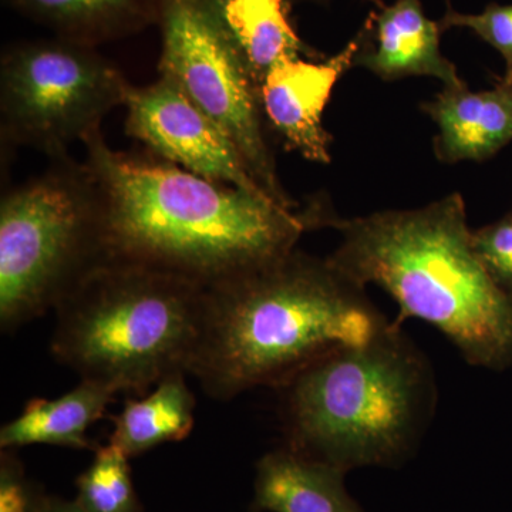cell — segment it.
<instances>
[{
  "label": "cell",
  "mask_w": 512,
  "mask_h": 512,
  "mask_svg": "<svg viewBox=\"0 0 512 512\" xmlns=\"http://www.w3.org/2000/svg\"><path fill=\"white\" fill-rule=\"evenodd\" d=\"M103 204L104 262L163 269L204 286L292 251L322 228L326 202L289 210L160 157L84 141Z\"/></svg>",
  "instance_id": "6da1fadb"
},
{
  "label": "cell",
  "mask_w": 512,
  "mask_h": 512,
  "mask_svg": "<svg viewBox=\"0 0 512 512\" xmlns=\"http://www.w3.org/2000/svg\"><path fill=\"white\" fill-rule=\"evenodd\" d=\"M392 323L329 258L298 248L207 286L187 375L212 399L279 387L342 346L365 345Z\"/></svg>",
  "instance_id": "7a4b0ae2"
},
{
  "label": "cell",
  "mask_w": 512,
  "mask_h": 512,
  "mask_svg": "<svg viewBox=\"0 0 512 512\" xmlns=\"http://www.w3.org/2000/svg\"><path fill=\"white\" fill-rule=\"evenodd\" d=\"M323 228L342 237L330 262L357 285L389 293L399 305L397 325L430 323L468 365L495 372L512 365V298L474 251L461 194L366 217L342 218L329 207Z\"/></svg>",
  "instance_id": "3957f363"
},
{
  "label": "cell",
  "mask_w": 512,
  "mask_h": 512,
  "mask_svg": "<svg viewBox=\"0 0 512 512\" xmlns=\"http://www.w3.org/2000/svg\"><path fill=\"white\" fill-rule=\"evenodd\" d=\"M285 446L348 471L393 466L433 419V367L393 322L365 345L342 346L279 387Z\"/></svg>",
  "instance_id": "277c9868"
},
{
  "label": "cell",
  "mask_w": 512,
  "mask_h": 512,
  "mask_svg": "<svg viewBox=\"0 0 512 512\" xmlns=\"http://www.w3.org/2000/svg\"><path fill=\"white\" fill-rule=\"evenodd\" d=\"M207 286L150 266L103 262L57 303L50 350L82 380L141 396L187 373Z\"/></svg>",
  "instance_id": "5b68a950"
},
{
  "label": "cell",
  "mask_w": 512,
  "mask_h": 512,
  "mask_svg": "<svg viewBox=\"0 0 512 512\" xmlns=\"http://www.w3.org/2000/svg\"><path fill=\"white\" fill-rule=\"evenodd\" d=\"M103 204L86 163L67 156L0 202V326L12 332L55 309L103 264Z\"/></svg>",
  "instance_id": "8992f818"
},
{
  "label": "cell",
  "mask_w": 512,
  "mask_h": 512,
  "mask_svg": "<svg viewBox=\"0 0 512 512\" xmlns=\"http://www.w3.org/2000/svg\"><path fill=\"white\" fill-rule=\"evenodd\" d=\"M130 83L97 47L43 39L10 46L0 62L3 146L35 148L50 160L99 133L124 106Z\"/></svg>",
  "instance_id": "52a82bcc"
},
{
  "label": "cell",
  "mask_w": 512,
  "mask_h": 512,
  "mask_svg": "<svg viewBox=\"0 0 512 512\" xmlns=\"http://www.w3.org/2000/svg\"><path fill=\"white\" fill-rule=\"evenodd\" d=\"M160 76H167L229 138L249 174L276 204L296 210L276 171L259 87L229 29L222 0H160Z\"/></svg>",
  "instance_id": "ba28073f"
},
{
  "label": "cell",
  "mask_w": 512,
  "mask_h": 512,
  "mask_svg": "<svg viewBox=\"0 0 512 512\" xmlns=\"http://www.w3.org/2000/svg\"><path fill=\"white\" fill-rule=\"evenodd\" d=\"M124 106L128 136L146 144L154 156L190 173L269 198L221 128L167 76L148 86L130 84Z\"/></svg>",
  "instance_id": "9c48e42d"
},
{
  "label": "cell",
  "mask_w": 512,
  "mask_h": 512,
  "mask_svg": "<svg viewBox=\"0 0 512 512\" xmlns=\"http://www.w3.org/2000/svg\"><path fill=\"white\" fill-rule=\"evenodd\" d=\"M362 45L357 33L338 55L296 57L276 64L259 86L262 113L285 146L312 163H330L332 136L323 127V111L340 77L352 69Z\"/></svg>",
  "instance_id": "30bf717a"
},
{
  "label": "cell",
  "mask_w": 512,
  "mask_h": 512,
  "mask_svg": "<svg viewBox=\"0 0 512 512\" xmlns=\"http://www.w3.org/2000/svg\"><path fill=\"white\" fill-rule=\"evenodd\" d=\"M362 45L353 67H362L384 80L429 76L443 86H461L456 64L440 49L443 30L439 22L427 18L420 0H396L370 13L363 28Z\"/></svg>",
  "instance_id": "8fae6325"
},
{
  "label": "cell",
  "mask_w": 512,
  "mask_h": 512,
  "mask_svg": "<svg viewBox=\"0 0 512 512\" xmlns=\"http://www.w3.org/2000/svg\"><path fill=\"white\" fill-rule=\"evenodd\" d=\"M421 110L436 123L434 154L441 163L488 160L512 141V84L471 92L467 83L443 86Z\"/></svg>",
  "instance_id": "7c38bea8"
},
{
  "label": "cell",
  "mask_w": 512,
  "mask_h": 512,
  "mask_svg": "<svg viewBox=\"0 0 512 512\" xmlns=\"http://www.w3.org/2000/svg\"><path fill=\"white\" fill-rule=\"evenodd\" d=\"M346 471L284 446L256 463L254 512H362L345 487Z\"/></svg>",
  "instance_id": "4fadbf2b"
},
{
  "label": "cell",
  "mask_w": 512,
  "mask_h": 512,
  "mask_svg": "<svg viewBox=\"0 0 512 512\" xmlns=\"http://www.w3.org/2000/svg\"><path fill=\"white\" fill-rule=\"evenodd\" d=\"M116 396L103 384L80 380L74 389L57 399L35 397L26 403L16 419L2 427L0 448L15 450L45 444L73 450H96L87 431L103 419Z\"/></svg>",
  "instance_id": "5bb4252c"
},
{
  "label": "cell",
  "mask_w": 512,
  "mask_h": 512,
  "mask_svg": "<svg viewBox=\"0 0 512 512\" xmlns=\"http://www.w3.org/2000/svg\"><path fill=\"white\" fill-rule=\"evenodd\" d=\"M60 39L97 47L158 23L160 0H6Z\"/></svg>",
  "instance_id": "9a60e30c"
},
{
  "label": "cell",
  "mask_w": 512,
  "mask_h": 512,
  "mask_svg": "<svg viewBox=\"0 0 512 512\" xmlns=\"http://www.w3.org/2000/svg\"><path fill=\"white\" fill-rule=\"evenodd\" d=\"M185 375L171 373L156 384L153 393L128 399L114 417L110 443L134 458L161 444L187 439L195 423V396Z\"/></svg>",
  "instance_id": "2e32d148"
},
{
  "label": "cell",
  "mask_w": 512,
  "mask_h": 512,
  "mask_svg": "<svg viewBox=\"0 0 512 512\" xmlns=\"http://www.w3.org/2000/svg\"><path fill=\"white\" fill-rule=\"evenodd\" d=\"M222 10L258 87L285 60L323 59L296 33L285 0H222Z\"/></svg>",
  "instance_id": "e0dca14e"
},
{
  "label": "cell",
  "mask_w": 512,
  "mask_h": 512,
  "mask_svg": "<svg viewBox=\"0 0 512 512\" xmlns=\"http://www.w3.org/2000/svg\"><path fill=\"white\" fill-rule=\"evenodd\" d=\"M128 460L114 444L96 448L92 464L74 483V501L83 512H144Z\"/></svg>",
  "instance_id": "ac0fdd59"
},
{
  "label": "cell",
  "mask_w": 512,
  "mask_h": 512,
  "mask_svg": "<svg viewBox=\"0 0 512 512\" xmlns=\"http://www.w3.org/2000/svg\"><path fill=\"white\" fill-rule=\"evenodd\" d=\"M443 32L468 29L501 53L505 62L503 82L512 84V5L490 3L481 13H460L447 6L439 20Z\"/></svg>",
  "instance_id": "d6986e66"
},
{
  "label": "cell",
  "mask_w": 512,
  "mask_h": 512,
  "mask_svg": "<svg viewBox=\"0 0 512 512\" xmlns=\"http://www.w3.org/2000/svg\"><path fill=\"white\" fill-rule=\"evenodd\" d=\"M473 247L494 284L512 298V212L473 231Z\"/></svg>",
  "instance_id": "ffe728a7"
},
{
  "label": "cell",
  "mask_w": 512,
  "mask_h": 512,
  "mask_svg": "<svg viewBox=\"0 0 512 512\" xmlns=\"http://www.w3.org/2000/svg\"><path fill=\"white\" fill-rule=\"evenodd\" d=\"M32 481L13 450H2L0 457V512H30L33 497Z\"/></svg>",
  "instance_id": "44dd1931"
},
{
  "label": "cell",
  "mask_w": 512,
  "mask_h": 512,
  "mask_svg": "<svg viewBox=\"0 0 512 512\" xmlns=\"http://www.w3.org/2000/svg\"><path fill=\"white\" fill-rule=\"evenodd\" d=\"M30 512H83V510L76 501L67 500L60 495L49 494L35 483Z\"/></svg>",
  "instance_id": "7402d4cb"
},
{
  "label": "cell",
  "mask_w": 512,
  "mask_h": 512,
  "mask_svg": "<svg viewBox=\"0 0 512 512\" xmlns=\"http://www.w3.org/2000/svg\"><path fill=\"white\" fill-rule=\"evenodd\" d=\"M299 2H302V0H299ZM303 2H326V0H303Z\"/></svg>",
  "instance_id": "603a6c76"
},
{
  "label": "cell",
  "mask_w": 512,
  "mask_h": 512,
  "mask_svg": "<svg viewBox=\"0 0 512 512\" xmlns=\"http://www.w3.org/2000/svg\"><path fill=\"white\" fill-rule=\"evenodd\" d=\"M512 212V211H511Z\"/></svg>",
  "instance_id": "cb8c5ba5"
}]
</instances>
